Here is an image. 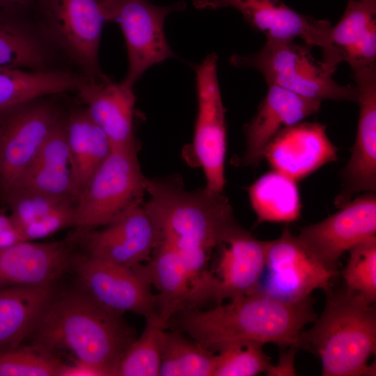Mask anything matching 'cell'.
Instances as JSON below:
<instances>
[{
	"instance_id": "cell-1",
	"label": "cell",
	"mask_w": 376,
	"mask_h": 376,
	"mask_svg": "<svg viewBox=\"0 0 376 376\" xmlns=\"http://www.w3.org/2000/svg\"><path fill=\"white\" fill-rule=\"evenodd\" d=\"M146 194L143 204L155 229L156 245L179 255L191 283L207 269L213 251L242 228L224 191L187 189L177 177H166L148 178Z\"/></svg>"
},
{
	"instance_id": "cell-2",
	"label": "cell",
	"mask_w": 376,
	"mask_h": 376,
	"mask_svg": "<svg viewBox=\"0 0 376 376\" xmlns=\"http://www.w3.org/2000/svg\"><path fill=\"white\" fill-rule=\"evenodd\" d=\"M210 308H185L169 321L168 328L180 330L217 353L241 343L300 348V334L316 316L311 297L289 304L253 292Z\"/></svg>"
},
{
	"instance_id": "cell-3",
	"label": "cell",
	"mask_w": 376,
	"mask_h": 376,
	"mask_svg": "<svg viewBox=\"0 0 376 376\" xmlns=\"http://www.w3.org/2000/svg\"><path fill=\"white\" fill-rule=\"evenodd\" d=\"M32 336L34 345L53 354L65 350L116 376L120 360L135 333L123 314L109 310L82 290L52 299Z\"/></svg>"
},
{
	"instance_id": "cell-4",
	"label": "cell",
	"mask_w": 376,
	"mask_h": 376,
	"mask_svg": "<svg viewBox=\"0 0 376 376\" xmlns=\"http://www.w3.org/2000/svg\"><path fill=\"white\" fill-rule=\"evenodd\" d=\"M321 315L300 334V348L320 359L323 376H375L376 309L360 295L344 290L326 292Z\"/></svg>"
},
{
	"instance_id": "cell-5",
	"label": "cell",
	"mask_w": 376,
	"mask_h": 376,
	"mask_svg": "<svg viewBox=\"0 0 376 376\" xmlns=\"http://www.w3.org/2000/svg\"><path fill=\"white\" fill-rule=\"evenodd\" d=\"M147 180L138 143L112 148L77 198L75 227L86 232L115 221L144 201Z\"/></svg>"
},
{
	"instance_id": "cell-6",
	"label": "cell",
	"mask_w": 376,
	"mask_h": 376,
	"mask_svg": "<svg viewBox=\"0 0 376 376\" xmlns=\"http://www.w3.org/2000/svg\"><path fill=\"white\" fill-rule=\"evenodd\" d=\"M310 46L295 40L267 41L257 52L248 55L234 54L232 65L252 68L264 77L267 85H274L304 97L357 101L354 86L341 85L334 79L332 72L321 60H316Z\"/></svg>"
},
{
	"instance_id": "cell-7",
	"label": "cell",
	"mask_w": 376,
	"mask_h": 376,
	"mask_svg": "<svg viewBox=\"0 0 376 376\" xmlns=\"http://www.w3.org/2000/svg\"><path fill=\"white\" fill-rule=\"evenodd\" d=\"M34 13L49 42L81 75L104 74L99 52L106 20L97 0H40Z\"/></svg>"
},
{
	"instance_id": "cell-8",
	"label": "cell",
	"mask_w": 376,
	"mask_h": 376,
	"mask_svg": "<svg viewBox=\"0 0 376 376\" xmlns=\"http://www.w3.org/2000/svg\"><path fill=\"white\" fill-rule=\"evenodd\" d=\"M52 96L36 98L0 113L1 203L65 116Z\"/></svg>"
},
{
	"instance_id": "cell-9",
	"label": "cell",
	"mask_w": 376,
	"mask_h": 376,
	"mask_svg": "<svg viewBox=\"0 0 376 376\" xmlns=\"http://www.w3.org/2000/svg\"><path fill=\"white\" fill-rule=\"evenodd\" d=\"M106 22L117 23L123 33L128 68L121 81L133 88L154 65L175 57L164 33L167 15L185 8L184 2L159 6L147 0H97Z\"/></svg>"
},
{
	"instance_id": "cell-10",
	"label": "cell",
	"mask_w": 376,
	"mask_h": 376,
	"mask_svg": "<svg viewBox=\"0 0 376 376\" xmlns=\"http://www.w3.org/2000/svg\"><path fill=\"white\" fill-rule=\"evenodd\" d=\"M267 244L243 228L233 235L219 248L215 272L207 269L191 283L185 308H201L255 292L265 265Z\"/></svg>"
},
{
	"instance_id": "cell-11",
	"label": "cell",
	"mask_w": 376,
	"mask_h": 376,
	"mask_svg": "<svg viewBox=\"0 0 376 376\" xmlns=\"http://www.w3.org/2000/svg\"><path fill=\"white\" fill-rule=\"evenodd\" d=\"M336 275L285 227L278 238L267 241L265 265L256 292L283 302L299 303L315 290H329Z\"/></svg>"
},
{
	"instance_id": "cell-12",
	"label": "cell",
	"mask_w": 376,
	"mask_h": 376,
	"mask_svg": "<svg viewBox=\"0 0 376 376\" xmlns=\"http://www.w3.org/2000/svg\"><path fill=\"white\" fill-rule=\"evenodd\" d=\"M196 84L197 114L189 154L204 173V187L212 192H223L227 131L214 53L197 65Z\"/></svg>"
},
{
	"instance_id": "cell-13",
	"label": "cell",
	"mask_w": 376,
	"mask_h": 376,
	"mask_svg": "<svg viewBox=\"0 0 376 376\" xmlns=\"http://www.w3.org/2000/svg\"><path fill=\"white\" fill-rule=\"evenodd\" d=\"M376 236V194L364 192L324 219L301 228L298 239L329 270L338 274L340 258Z\"/></svg>"
},
{
	"instance_id": "cell-14",
	"label": "cell",
	"mask_w": 376,
	"mask_h": 376,
	"mask_svg": "<svg viewBox=\"0 0 376 376\" xmlns=\"http://www.w3.org/2000/svg\"><path fill=\"white\" fill-rule=\"evenodd\" d=\"M81 288L102 306L123 314L145 318L158 313V297L150 284L132 268L107 262L86 253L75 262Z\"/></svg>"
},
{
	"instance_id": "cell-15",
	"label": "cell",
	"mask_w": 376,
	"mask_h": 376,
	"mask_svg": "<svg viewBox=\"0 0 376 376\" xmlns=\"http://www.w3.org/2000/svg\"><path fill=\"white\" fill-rule=\"evenodd\" d=\"M353 72L359 113L351 155L340 172L338 208L356 194L376 190V65Z\"/></svg>"
},
{
	"instance_id": "cell-16",
	"label": "cell",
	"mask_w": 376,
	"mask_h": 376,
	"mask_svg": "<svg viewBox=\"0 0 376 376\" xmlns=\"http://www.w3.org/2000/svg\"><path fill=\"white\" fill-rule=\"evenodd\" d=\"M194 4L198 8H234L267 41L299 38L322 51L328 43L331 26L329 21L301 14L280 0H194Z\"/></svg>"
},
{
	"instance_id": "cell-17",
	"label": "cell",
	"mask_w": 376,
	"mask_h": 376,
	"mask_svg": "<svg viewBox=\"0 0 376 376\" xmlns=\"http://www.w3.org/2000/svg\"><path fill=\"white\" fill-rule=\"evenodd\" d=\"M144 201L115 221L84 233L87 254L129 268L149 262L156 232Z\"/></svg>"
},
{
	"instance_id": "cell-18",
	"label": "cell",
	"mask_w": 376,
	"mask_h": 376,
	"mask_svg": "<svg viewBox=\"0 0 376 376\" xmlns=\"http://www.w3.org/2000/svg\"><path fill=\"white\" fill-rule=\"evenodd\" d=\"M337 151L325 125L301 121L285 128L272 140L264 159L272 169L298 181L336 161Z\"/></svg>"
},
{
	"instance_id": "cell-19",
	"label": "cell",
	"mask_w": 376,
	"mask_h": 376,
	"mask_svg": "<svg viewBox=\"0 0 376 376\" xmlns=\"http://www.w3.org/2000/svg\"><path fill=\"white\" fill-rule=\"evenodd\" d=\"M321 102L308 99L281 87L268 85V90L251 120L244 125L245 150L243 166H257L265 150L283 130L304 121L317 113Z\"/></svg>"
},
{
	"instance_id": "cell-20",
	"label": "cell",
	"mask_w": 376,
	"mask_h": 376,
	"mask_svg": "<svg viewBox=\"0 0 376 376\" xmlns=\"http://www.w3.org/2000/svg\"><path fill=\"white\" fill-rule=\"evenodd\" d=\"M322 52L321 61L334 72L343 62L353 71L376 65V0H349Z\"/></svg>"
},
{
	"instance_id": "cell-21",
	"label": "cell",
	"mask_w": 376,
	"mask_h": 376,
	"mask_svg": "<svg viewBox=\"0 0 376 376\" xmlns=\"http://www.w3.org/2000/svg\"><path fill=\"white\" fill-rule=\"evenodd\" d=\"M58 55L33 10L0 7V68L60 69L54 64Z\"/></svg>"
},
{
	"instance_id": "cell-22",
	"label": "cell",
	"mask_w": 376,
	"mask_h": 376,
	"mask_svg": "<svg viewBox=\"0 0 376 376\" xmlns=\"http://www.w3.org/2000/svg\"><path fill=\"white\" fill-rule=\"evenodd\" d=\"M93 120L107 136L111 148L137 144L134 131L133 88L102 74L88 78L76 91Z\"/></svg>"
},
{
	"instance_id": "cell-23",
	"label": "cell",
	"mask_w": 376,
	"mask_h": 376,
	"mask_svg": "<svg viewBox=\"0 0 376 376\" xmlns=\"http://www.w3.org/2000/svg\"><path fill=\"white\" fill-rule=\"evenodd\" d=\"M70 260V245L65 241H21L1 249L0 288L52 284Z\"/></svg>"
},
{
	"instance_id": "cell-24",
	"label": "cell",
	"mask_w": 376,
	"mask_h": 376,
	"mask_svg": "<svg viewBox=\"0 0 376 376\" xmlns=\"http://www.w3.org/2000/svg\"><path fill=\"white\" fill-rule=\"evenodd\" d=\"M65 118V116L47 139L27 169L1 203L8 196L17 192L77 200Z\"/></svg>"
},
{
	"instance_id": "cell-25",
	"label": "cell",
	"mask_w": 376,
	"mask_h": 376,
	"mask_svg": "<svg viewBox=\"0 0 376 376\" xmlns=\"http://www.w3.org/2000/svg\"><path fill=\"white\" fill-rule=\"evenodd\" d=\"M52 299V284L1 288L0 350L23 345Z\"/></svg>"
},
{
	"instance_id": "cell-26",
	"label": "cell",
	"mask_w": 376,
	"mask_h": 376,
	"mask_svg": "<svg viewBox=\"0 0 376 376\" xmlns=\"http://www.w3.org/2000/svg\"><path fill=\"white\" fill-rule=\"evenodd\" d=\"M65 125L70 166L77 198L90 177L111 150L102 129L86 107H76L65 114Z\"/></svg>"
},
{
	"instance_id": "cell-27",
	"label": "cell",
	"mask_w": 376,
	"mask_h": 376,
	"mask_svg": "<svg viewBox=\"0 0 376 376\" xmlns=\"http://www.w3.org/2000/svg\"><path fill=\"white\" fill-rule=\"evenodd\" d=\"M133 269L157 289L158 315L167 325L185 307L191 286V277L182 259L170 247L157 244L150 260Z\"/></svg>"
},
{
	"instance_id": "cell-28",
	"label": "cell",
	"mask_w": 376,
	"mask_h": 376,
	"mask_svg": "<svg viewBox=\"0 0 376 376\" xmlns=\"http://www.w3.org/2000/svg\"><path fill=\"white\" fill-rule=\"evenodd\" d=\"M251 206L257 224H289L301 216V200L297 181L272 169L248 188Z\"/></svg>"
},
{
	"instance_id": "cell-29",
	"label": "cell",
	"mask_w": 376,
	"mask_h": 376,
	"mask_svg": "<svg viewBox=\"0 0 376 376\" xmlns=\"http://www.w3.org/2000/svg\"><path fill=\"white\" fill-rule=\"evenodd\" d=\"M216 359V353L180 330L166 329L159 376H213Z\"/></svg>"
},
{
	"instance_id": "cell-30",
	"label": "cell",
	"mask_w": 376,
	"mask_h": 376,
	"mask_svg": "<svg viewBox=\"0 0 376 376\" xmlns=\"http://www.w3.org/2000/svg\"><path fill=\"white\" fill-rule=\"evenodd\" d=\"M166 324L158 313L146 317L144 329L123 353L116 376H159Z\"/></svg>"
},
{
	"instance_id": "cell-31",
	"label": "cell",
	"mask_w": 376,
	"mask_h": 376,
	"mask_svg": "<svg viewBox=\"0 0 376 376\" xmlns=\"http://www.w3.org/2000/svg\"><path fill=\"white\" fill-rule=\"evenodd\" d=\"M52 89V77L45 71L0 68V113L45 96Z\"/></svg>"
},
{
	"instance_id": "cell-32",
	"label": "cell",
	"mask_w": 376,
	"mask_h": 376,
	"mask_svg": "<svg viewBox=\"0 0 376 376\" xmlns=\"http://www.w3.org/2000/svg\"><path fill=\"white\" fill-rule=\"evenodd\" d=\"M341 274L345 289L370 304L376 301V236L357 244L349 251Z\"/></svg>"
},
{
	"instance_id": "cell-33",
	"label": "cell",
	"mask_w": 376,
	"mask_h": 376,
	"mask_svg": "<svg viewBox=\"0 0 376 376\" xmlns=\"http://www.w3.org/2000/svg\"><path fill=\"white\" fill-rule=\"evenodd\" d=\"M63 363L36 345L0 350V376H60Z\"/></svg>"
},
{
	"instance_id": "cell-34",
	"label": "cell",
	"mask_w": 376,
	"mask_h": 376,
	"mask_svg": "<svg viewBox=\"0 0 376 376\" xmlns=\"http://www.w3.org/2000/svg\"><path fill=\"white\" fill-rule=\"evenodd\" d=\"M213 376H255L267 371L272 363L256 343L235 344L216 353Z\"/></svg>"
},
{
	"instance_id": "cell-35",
	"label": "cell",
	"mask_w": 376,
	"mask_h": 376,
	"mask_svg": "<svg viewBox=\"0 0 376 376\" xmlns=\"http://www.w3.org/2000/svg\"><path fill=\"white\" fill-rule=\"evenodd\" d=\"M278 362L271 364L266 374L269 376H292L296 375L295 354L296 347H281Z\"/></svg>"
},
{
	"instance_id": "cell-36",
	"label": "cell",
	"mask_w": 376,
	"mask_h": 376,
	"mask_svg": "<svg viewBox=\"0 0 376 376\" xmlns=\"http://www.w3.org/2000/svg\"><path fill=\"white\" fill-rule=\"evenodd\" d=\"M24 241L9 214L0 213V249Z\"/></svg>"
},
{
	"instance_id": "cell-37",
	"label": "cell",
	"mask_w": 376,
	"mask_h": 376,
	"mask_svg": "<svg viewBox=\"0 0 376 376\" xmlns=\"http://www.w3.org/2000/svg\"><path fill=\"white\" fill-rule=\"evenodd\" d=\"M60 376H103L102 373L94 366L75 360L74 363H63Z\"/></svg>"
},
{
	"instance_id": "cell-38",
	"label": "cell",
	"mask_w": 376,
	"mask_h": 376,
	"mask_svg": "<svg viewBox=\"0 0 376 376\" xmlns=\"http://www.w3.org/2000/svg\"><path fill=\"white\" fill-rule=\"evenodd\" d=\"M40 0H0V7L33 10Z\"/></svg>"
}]
</instances>
